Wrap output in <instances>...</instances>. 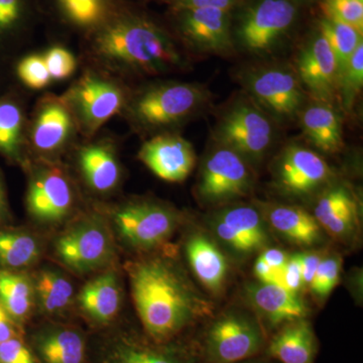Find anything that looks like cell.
Here are the masks:
<instances>
[{"label":"cell","mask_w":363,"mask_h":363,"mask_svg":"<svg viewBox=\"0 0 363 363\" xmlns=\"http://www.w3.org/2000/svg\"><path fill=\"white\" fill-rule=\"evenodd\" d=\"M79 42L80 64L96 67L130 85L180 73L190 64L166 21L135 0Z\"/></svg>","instance_id":"obj_1"},{"label":"cell","mask_w":363,"mask_h":363,"mask_svg":"<svg viewBox=\"0 0 363 363\" xmlns=\"http://www.w3.org/2000/svg\"><path fill=\"white\" fill-rule=\"evenodd\" d=\"M128 274L140 322L157 342L174 337L211 309L180 269L164 257L130 262Z\"/></svg>","instance_id":"obj_2"},{"label":"cell","mask_w":363,"mask_h":363,"mask_svg":"<svg viewBox=\"0 0 363 363\" xmlns=\"http://www.w3.org/2000/svg\"><path fill=\"white\" fill-rule=\"evenodd\" d=\"M204 86L180 81H150L131 86L121 116L130 130L145 138L177 128L190 121L206 104Z\"/></svg>","instance_id":"obj_3"},{"label":"cell","mask_w":363,"mask_h":363,"mask_svg":"<svg viewBox=\"0 0 363 363\" xmlns=\"http://www.w3.org/2000/svg\"><path fill=\"white\" fill-rule=\"evenodd\" d=\"M79 72L61 95L73 113L80 138L90 140L112 117L121 116L133 85L86 64H80Z\"/></svg>","instance_id":"obj_4"},{"label":"cell","mask_w":363,"mask_h":363,"mask_svg":"<svg viewBox=\"0 0 363 363\" xmlns=\"http://www.w3.org/2000/svg\"><path fill=\"white\" fill-rule=\"evenodd\" d=\"M26 174V209L33 221L58 225L75 213L80 203L77 184L62 161L30 159Z\"/></svg>","instance_id":"obj_5"},{"label":"cell","mask_w":363,"mask_h":363,"mask_svg":"<svg viewBox=\"0 0 363 363\" xmlns=\"http://www.w3.org/2000/svg\"><path fill=\"white\" fill-rule=\"evenodd\" d=\"M80 138L77 123L62 95H40L28 113L30 159L62 161Z\"/></svg>","instance_id":"obj_6"},{"label":"cell","mask_w":363,"mask_h":363,"mask_svg":"<svg viewBox=\"0 0 363 363\" xmlns=\"http://www.w3.org/2000/svg\"><path fill=\"white\" fill-rule=\"evenodd\" d=\"M54 252L62 264L81 274L104 271L116 257L108 224L97 214L72 223L55 241Z\"/></svg>","instance_id":"obj_7"},{"label":"cell","mask_w":363,"mask_h":363,"mask_svg":"<svg viewBox=\"0 0 363 363\" xmlns=\"http://www.w3.org/2000/svg\"><path fill=\"white\" fill-rule=\"evenodd\" d=\"M295 0H252L233 28V40L252 54H266L286 37L297 21Z\"/></svg>","instance_id":"obj_8"},{"label":"cell","mask_w":363,"mask_h":363,"mask_svg":"<svg viewBox=\"0 0 363 363\" xmlns=\"http://www.w3.org/2000/svg\"><path fill=\"white\" fill-rule=\"evenodd\" d=\"M164 21L185 51L223 55L233 50V11L168 9Z\"/></svg>","instance_id":"obj_9"},{"label":"cell","mask_w":363,"mask_h":363,"mask_svg":"<svg viewBox=\"0 0 363 363\" xmlns=\"http://www.w3.org/2000/svg\"><path fill=\"white\" fill-rule=\"evenodd\" d=\"M179 219L175 209L150 199L130 200L111 211L119 238L135 250H152L166 242L175 233Z\"/></svg>","instance_id":"obj_10"},{"label":"cell","mask_w":363,"mask_h":363,"mask_svg":"<svg viewBox=\"0 0 363 363\" xmlns=\"http://www.w3.org/2000/svg\"><path fill=\"white\" fill-rule=\"evenodd\" d=\"M215 138L219 145L245 160L257 161L269 149L274 138L271 119L252 101H240L222 116Z\"/></svg>","instance_id":"obj_11"},{"label":"cell","mask_w":363,"mask_h":363,"mask_svg":"<svg viewBox=\"0 0 363 363\" xmlns=\"http://www.w3.org/2000/svg\"><path fill=\"white\" fill-rule=\"evenodd\" d=\"M130 0H40L44 25L57 40H79L96 30Z\"/></svg>","instance_id":"obj_12"},{"label":"cell","mask_w":363,"mask_h":363,"mask_svg":"<svg viewBox=\"0 0 363 363\" xmlns=\"http://www.w3.org/2000/svg\"><path fill=\"white\" fill-rule=\"evenodd\" d=\"M69 154L75 162L79 178L92 194L111 195L121 186L123 167L117 143L111 136L80 138Z\"/></svg>","instance_id":"obj_13"},{"label":"cell","mask_w":363,"mask_h":363,"mask_svg":"<svg viewBox=\"0 0 363 363\" xmlns=\"http://www.w3.org/2000/svg\"><path fill=\"white\" fill-rule=\"evenodd\" d=\"M252 183L247 160L220 145L203 164L197 192L203 201L224 202L247 195Z\"/></svg>","instance_id":"obj_14"},{"label":"cell","mask_w":363,"mask_h":363,"mask_svg":"<svg viewBox=\"0 0 363 363\" xmlns=\"http://www.w3.org/2000/svg\"><path fill=\"white\" fill-rule=\"evenodd\" d=\"M264 335L252 318L230 313L217 319L208 330L206 354L210 363H238L257 354Z\"/></svg>","instance_id":"obj_15"},{"label":"cell","mask_w":363,"mask_h":363,"mask_svg":"<svg viewBox=\"0 0 363 363\" xmlns=\"http://www.w3.org/2000/svg\"><path fill=\"white\" fill-rule=\"evenodd\" d=\"M253 99L278 117H292L302 108L304 90L297 74L284 67H264L243 78Z\"/></svg>","instance_id":"obj_16"},{"label":"cell","mask_w":363,"mask_h":363,"mask_svg":"<svg viewBox=\"0 0 363 363\" xmlns=\"http://www.w3.org/2000/svg\"><path fill=\"white\" fill-rule=\"evenodd\" d=\"M138 157L155 175L171 183L185 181L196 164L192 143L177 131L147 138Z\"/></svg>","instance_id":"obj_17"},{"label":"cell","mask_w":363,"mask_h":363,"mask_svg":"<svg viewBox=\"0 0 363 363\" xmlns=\"http://www.w3.org/2000/svg\"><path fill=\"white\" fill-rule=\"evenodd\" d=\"M339 69L330 45L318 30L298 52L297 76L317 101L331 104L337 97Z\"/></svg>","instance_id":"obj_18"},{"label":"cell","mask_w":363,"mask_h":363,"mask_svg":"<svg viewBox=\"0 0 363 363\" xmlns=\"http://www.w3.org/2000/svg\"><path fill=\"white\" fill-rule=\"evenodd\" d=\"M44 25L40 0H0V58L13 62L28 51Z\"/></svg>","instance_id":"obj_19"},{"label":"cell","mask_w":363,"mask_h":363,"mask_svg":"<svg viewBox=\"0 0 363 363\" xmlns=\"http://www.w3.org/2000/svg\"><path fill=\"white\" fill-rule=\"evenodd\" d=\"M28 93L14 83L0 94V157L21 169L30 160L26 140Z\"/></svg>","instance_id":"obj_20"},{"label":"cell","mask_w":363,"mask_h":363,"mask_svg":"<svg viewBox=\"0 0 363 363\" xmlns=\"http://www.w3.org/2000/svg\"><path fill=\"white\" fill-rule=\"evenodd\" d=\"M331 169L317 152L300 145L286 147L277 166V180L286 192L306 195L329 180Z\"/></svg>","instance_id":"obj_21"},{"label":"cell","mask_w":363,"mask_h":363,"mask_svg":"<svg viewBox=\"0 0 363 363\" xmlns=\"http://www.w3.org/2000/svg\"><path fill=\"white\" fill-rule=\"evenodd\" d=\"M216 235L235 252L248 255L266 247L269 238L264 220L255 208H227L214 221Z\"/></svg>","instance_id":"obj_22"},{"label":"cell","mask_w":363,"mask_h":363,"mask_svg":"<svg viewBox=\"0 0 363 363\" xmlns=\"http://www.w3.org/2000/svg\"><path fill=\"white\" fill-rule=\"evenodd\" d=\"M248 298L255 310L274 326L305 319L308 314L307 307L298 294L276 284L259 283L250 286Z\"/></svg>","instance_id":"obj_23"},{"label":"cell","mask_w":363,"mask_h":363,"mask_svg":"<svg viewBox=\"0 0 363 363\" xmlns=\"http://www.w3.org/2000/svg\"><path fill=\"white\" fill-rule=\"evenodd\" d=\"M81 311L97 324H107L118 314L121 289L116 272L105 271L88 281L79 293Z\"/></svg>","instance_id":"obj_24"},{"label":"cell","mask_w":363,"mask_h":363,"mask_svg":"<svg viewBox=\"0 0 363 363\" xmlns=\"http://www.w3.org/2000/svg\"><path fill=\"white\" fill-rule=\"evenodd\" d=\"M314 217L321 228L334 238H346L357 226V200L343 186L332 188L318 200Z\"/></svg>","instance_id":"obj_25"},{"label":"cell","mask_w":363,"mask_h":363,"mask_svg":"<svg viewBox=\"0 0 363 363\" xmlns=\"http://www.w3.org/2000/svg\"><path fill=\"white\" fill-rule=\"evenodd\" d=\"M33 351L43 363H84L86 341L70 327H47L33 337Z\"/></svg>","instance_id":"obj_26"},{"label":"cell","mask_w":363,"mask_h":363,"mask_svg":"<svg viewBox=\"0 0 363 363\" xmlns=\"http://www.w3.org/2000/svg\"><path fill=\"white\" fill-rule=\"evenodd\" d=\"M316 352V337L305 319L286 323L267 348L269 357L281 363H313Z\"/></svg>","instance_id":"obj_27"},{"label":"cell","mask_w":363,"mask_h":363,"mask_svg":"<svg viewBox=\"0 0 363 363\" xmlns=\"http://www.w3.org/2000/svg\"><path fill=\"white\" fill-rule=\"evenodd\" d=\"M301 126L306 138L324 152H335L342 147V123L331 104L317 101L302 111Z\"/></svg>","instance_id":"obj_28"},{"label":"cell","mask_w":363,"mask_h":363,"mask_svg":"<svg viewBox=\"0 0 363 363\" xmlns=\"http://www.w3.org/2000/svg\"><path fill=\"white\" fill-rule=\"evenodd\" d=\"M186 252L193 272L203 286L211 292H220L225 283L227 262L213 241L196 234L189 240Z\"/></svg>","instance_id":"obj_29"},{"label":"cell","mask_w":363,"mask_h":363,"mask_svg":"<svg viewBox=\"0 0 363 363\" xmlns=\"http://www.w3.org/2000/svg\"><path fill=\"white\" fill-rule=\"evenodd\" d=\"M272 228L295 245L311 247L321 240L322 228L314 215L303 208L276 205L267 209Z\"/></svg>","instance_id":"obj_30"},{"label":"cell","mask_w":363,"mask_h":363,"mask_svg":"<svg viewBox=\"0 0 363 363\" xmlns=\"http://www.w3.org/2000/svg\"><path fill=\"white\" fill-rule=\"evenodd\" d=\"M42 247L30 231L0 226V271L26 272L40 259Z\"/></svg>","instance_id":"obj_31"},{"label":"cell","mask_w":363,"mask_h":363,"mask_svg":"<svg viewBox=\"0 0 363 363\" xmlns=\"http://www.w3.org/2000/svg\"><path fill=\"white\" fill-rule=\"evenodd\" d=\"M35 302L33 279L26 272L0 271V303L20 326L32 315Z\"/></svg>","instance_id":"obj_32"},{"label":"cell","mask_w":363,"mask_h":363,"mask_svg":"<svg viewBox=\"0 0 363 363\" xmlns=\"http://www.w3.org/2000/svg\"><path fill=\"white\" fill-rule=\"evenodd\" d=\"M104 363H194L180 351L156 347L130 338L116 339L105 354Z\"/></svg>","instance_id":"obj_33"},{"label":"cell","mask_w":363,"mask_h":363,"mask_svg":"<svg viewBox=\"0 0 363 363\" xmlns=\"http://www.w3.org/2000/svg\"><path fill=\"white\" fill-rule=\"evenodd\" d=\"M33 285L35 302L45 314H60L73 302V284L57 269H40L35 274Z\"/></svg>","instance_id":"obj_34"},{"label":"cell","mask_w":363,"mask_h":363,"mask_svg":"<svg viewBox=\"0 0 363 363\" xmlns=\"http://www.w3.org/2000/svg\"><path fill=\"white\" fill-rule=\"evenodd\" d=\"M318 30L330 45L332 52L337 60L340 72L350 61L358 45L362 44V32L346 23L326 18L319 21Z\"/></svg>","instance_id":"obj_35"},{"label":"cell","mask_w":363,"mask_h":363,"mask_svg":"<svg viewBox=\"0 0 363 363\" xmlns=\"http://www.w3.org/2000/svg\"><path fill=\"white\" fill-rule=\"evenodd\" d=\"M13 75L14 82L28 92L47 89L52 83L42 52L28 51L14 60Z\"/></svg>","instance_id":"obj_36"},{"label":"cell","mask_w":363,"mask_h":363,"mask_svg":"<svg viewBox=\"0 0 363 363\" xmlns=\"http://www.w3.org/2000/svg\"><path fill=\"white\" fill-rule=\"evenodd\" d=\"M363 84V43L339 72L337 96L347 111L351 109Z\"/></svg>","instance_id":"obj_37"},{"label":"cell","mask_w":363,"mask_h":363,"mask_svg":"<svg viewBox=\"0 0 363 363\" xmlns=\"http://www.w3.org/2000/svg\"><path fill=\"white\" fill-rule=\"evenodd\" d=\"M43 52L52 82L73 78L80 69V60L67 45L55 40Z\"/></svg>","instance_id":"obj_38"},{"label":"cell","mask_w":363,"mask_h":363,"mask_svg":"<svg viewBox=\"0 0 363 363\" xmlns=\"http://www.w3.org/2000/svg\"><path fill=\"white\" fill-rule=\"evenodd\" d=\"M324 18L363 30V2L359 0H321Z\"/></svg>","instance_id":"obj_39"},{"label":"cell","mask_w":363,"mask_h":363,"mask_svg":"<svg viewBox=\"0 0 363 363\" xmlns=\"http://www.w3.org/2000/svg\"><path fill=\"white\" fill-rule=\"evenodd\" d=\"M341 266H342V260L337 255L322 259L315 272L311 285L309 286L313 294H315L318 298L328 297L329 294L339 283Z\"/></svg>","instance_id":"obj_40"},{"label":"cell","mask_w":363,"mask_h":363,"mask_svg":"<svg viewBox=\"0 0 363 363\" xmlns=\"http://www.w3.org/2000/svg\"><path fill=\"white\" fill-rule=\"evenodd\" d=\"M0 363H37L23 333L0 343Z\"/></svg>","instance_id":"obj_41"},{"label":"cell","mask_w":363,"mask_h":363,"mask_svg":"<svg viewBox=\"0 0 363 363\" xmlns=\"http://www.w3.org/2000/svg\"><path fill=\"white\" fill-rule=\"evenodd\" d=\"M245 0H157V2L166 4L168 9H224L233 11L234 9L240 6Z\"/></svg>","instance_id":"obj_42"},{"label":"cell","mask_w":363,"mask_h":363,"mask_svg":"<svg viewBox=\"0 0 363 363\" xmlns=\"http://www.w3.org/2000/svg\"><path fill=\"white\" fill-rule=\"evenodd\" d=\"M283 285L291 292L298 294L304 286L302 266L298 255L289 257L283 269Z\"/></svg>","instance_id":"obj_43"},{"label":"cell","mask_w":363,"mask_h":363,"mask_svg":"<svg viewBox=\"0 0 363 363\" xmlns=\"http://www.w3.org/2000/svg\"><path fill=\"white\" fill-rule=\"evenodd\" d=\"M255 274L257 278L259 279L260 283L276 284V285L284 286L283 271H274L262 257H259L255 262Z\"/></svg>","instance_id":"obj_44"},{"label":"cell","mask_w":363,"mask_h":363,"mask_svg":"<svg viewBox=\"0 0 363 363\" xmlns=\"http://www.w3.org/2000/svg\"><path fill=\"white\" fill-rule=\"evenodd\" d=\"M21 333H23V327L14 321L0 303V343Z\"/></svg>","instance_id":"obj_45"},{"label":"cell","mask_w":363,"mask_h":363,"mask_svg":"<svg viewBox=\"0 0 363 363\" xmlns=\"http://www.w3.org/2000/svg\"><path fill=\"white\" fill-rule=\"evenodd\" d=\"M11 222H13V213L9 204L6 178L0 167V226L11 225Z\"/></svg>","instance_id":"obj_46"},{"label":"cell","mask_w":363,"mask_h":363,"mask_svg":"<svg viewBox=\"0 0 363 363\" xmlns=\"http://www.w3.org/2000/svg\"><path fill=\"white\" fill-rule=\"evenodd\" d=\"M298 257H300L301 266H302L304 286H310L322 257L318 253H303V255H298Z\"/></svg>","instance_id":"obj_47"},{"label":"cell","mask_w":363,"mask_h":363,"mask_svg":"<svg viewBox=\"0 0 363 363\" xmlns=\"http://www.w3.org/2000/svg\"><path fill=\"white\" fill-rule=\"evenodd\" d=\"M260 257L266 260L267 264H269L274 271L281 272L285 267L286 262H288L289 257L283 250L279 248H269L260 255Z\"/></svg>","instance_id":"obj_48"},{"label":"cell","mask_w":363,"mask_h":363,"mask_svg":"<svg viewBox=\"0 0 363 363\" xmlns=\"http://www.w3.org/2000/svg\"><path fill=\"white\" fill-rule=\"evenodd\" d=\"M13 62L0 58V94L14 84Z\"/></svg>","instance_id":"obj_49"},{"label":"cell","mask_w":363,"mask_h":363,"mask_svg":"<svg viewBox=\"0 0 363 363\" xmlns=\"http://www.w3.org/2000/svg\"><path fill=\"white\" fill-rule=\"evenodd\" d=\"M238 363H269L267 362H262V360H245V362H241Z\"/></svg>","instance_id":"obj_50"},{"label":"cell","mask_w":363,"mask_h":363,"mask_svg":"<svg viewBox=\"0 0 363 363\" xmlns=\"http://www.w3.org/2000/svg\"><path fill=\"white\" fill-rule=\"evenodd\" d=\"M297 4H304V2H312L314 1V0H295Z\"/></svg>","instance_id":"obj_51"},{"label":"cell","mask_w":363,"mask_h":363,"mask_svg":"<svg viewBox=\"0 0 363 363\" xmlns=\"http://www.w3.org/2000/svg\"><path fill=\"white\" fill-rule=\"evenodd\" d=\"M149 1H157V0H138V2H140V4H147Z\"/></svg>","instance_id":"obj_52"},{"label":"cell","mask_w":363,"mask_h":363,"mask_svg":"<svg viewBox=\"0 0 363 363\" xmlns=\"http://www.w3.org/2000/svg\"><path fill=\"white\" fill-rule=\"evenodd\" d=\"M359 1H362V2H363V0H359Z\"/></svg>","instance_id":"obj_53"}]
</instances>
